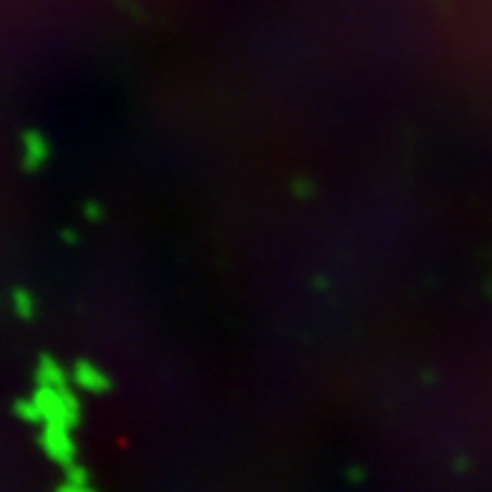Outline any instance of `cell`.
Returning a JSON list of instances; mask_svg holds the SVG:
<instances>
[{
  "instance_id": "1",
  "label": "cell",
  "mask_w": 492,
  "mask_h": 492,
  "mask_svg": "<svg viewBox=\"0 0 492 492\" xmlns=\"http://www.w3.org/2000/svg\"><path fill=\"white\" fill-rule=\"evenodd\" d=\"M58 492H91V490H86V487H73V485H68V487H63V490H58Z\"/></svg>"
}]
</instances>
